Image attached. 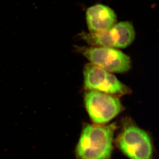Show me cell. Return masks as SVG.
Masks as SVG:
<instances>
[{
  "label": "cell",
  "instance_id": "6",
  "mask_svg": "<svg viewBox=\"0 0 159 159\" xmlns=\"http://www.w3.org/2000/svg\"><path fill=\"white\" fill-rule=\"evenodd\" d=\"M80 51L90 63L112 74L127 72L131 67L130 58L117 49L92 46Z\"/></svg>",
  "mask_w": 159,
  "mask_h": 159
},
{
  "label": "cell",
  "instance_id": "1",
  "mask_svg": "<svg viewBox=\"0 0 159 159\" xmlns=\"http://www.w3.org/2000/svg\"><path fill=\"white\" fill-rule=\"evenodd\" d=\"M116 126L87 124L83 128L76 148L78 159H109Z\"/></svg>",
  "mask_w": 159,
  "mask_h": 159
},
{
  "label": "cell",
  "instance_id": "3",
  "mask_svg": "<svg viewBox=\"0 0 159 159\" xmlns=\"http://www.w3.org/2000/svg\"><path fill=\"white\" fill-rule=\"evenodd\" d=\"M84 102L89 116L95 125H105L123 109L116 96L94 90H86Z\"/></svg>",
  "mask_w": 159,
  "mask_h": 159
},
{
  "label": "cell",
  "instance_id": "7",
  "mask_svg": "<svg viewBox=\"0 0 159 159\" xmlns=\"http://www.w3.org/2000/svg\"><path fill=\"white\" fill-rule=\"evenodd\" d=\"M86 20L90 33H97L112 27L116 22V16L108 6L96 4L88 9Z\"/></svg>",
  "mask_w": 159,
  "mask_h": 159
},
{
  "label": "cell",
  "instance_id": "4",
  "mask_svg": "<svg viewBox=\"0 0 159 159\" xmlns=\"http://www.w3.org/2000/svg\"><path fill=\"white\" fill-rule=\"evenodd\" d=\"M81 37L92 47L124 49L132 44L135 32L132 24L123 21L114 24L107 30L97 33H81Z\"/></svg>",
  "mask_w": 159,
  "mask_h": 159
},
{
  "label": "cell",
  "instance_id": "2",
  "mask_svg": "<svg viewBox=\"0 0 159 159\" xmlns=\"http://www.w3.org/2000/svg\"><path fill=\"white\" fill-rule=\"evenodd\" d=\"M121 152L130 159H153V146L148 134L129 120H125L118 137Z\"/></svg>",
  "mask_w": 159,
  "mask_h": 159
},
{
  "label": "cell",
  "instance_id": "5",
  "mask_svg": "<svg viewBox=\"0 0 159 159\" xmlns=\"http://www.w3.org/2000/svg\"><path fill=\"white\" fill-rule=\"evenodd\" d=\"M84 77L86 90H94L116 97L130 93V89L112 73L93 64L85 65Z\"/></svg>",
  "mask_w": 159,
  "mask_h": 159
}]
</instances>
